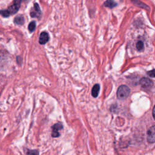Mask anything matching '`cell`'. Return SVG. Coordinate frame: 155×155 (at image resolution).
I'll list each match as a JSON object with an SVG mask.
<instances>
[{
  "mask_svg": "<svg viewBox=\"0 0 155 155\" xmlns=\"http://www.w3.org/2000/svg\"><path fill=\"white\" fill-rule=\"evenodd\" d=\"M117 5V4L114 0H107L104 2V5L110 8H113L115 7Z\"/></svg>",
  "mask_w": 155,
  "mask_h": 155,
  "instance_id": "10",
  "label": "cell"
},
{
  "mask_svg": "<svg viewBox=\"0 0 155 155\" xmlns=\"http://www.w3.org/2000/svg\"><path fill=\"white\" fill-rule=\"evenodd\" d=\"M99 90H100V85L97 84H95L91 90V95L94 97H96L99 94Z\"/></svg>",
  "mask_w": 155,
  "mask_h": 155,
  "instance_id": "8",
  "label": "cell"
},
{
  "mask_svg": "<svg viewBox=\"0 0 155 155\" xmlns=\"http://www.w3.org/2000/svg\"><path fill=\"white\" fill-rule=\"evenodd\" d=\"M48 39H49V36L47 32L43 31L40 34L39 40L40 44H42V45L45 44L48 42Z\"/></svg>",
  "mask_w": 155,
  "mask_h": 155,
  "instance_id": "7",
  "label": "cell"
},
{
  "mask_svg": "<svg viewBox=\"0 0 155 155\" xmlns=\"http://www.w3.org/2000/svg\"><path fill=\"white\" fill-rule=\"evenodd\" d=\"M21 1L22 0H14L13 4L9 6L8 9H7L10 15H14L18 12L21 5Z\"/></svg>",
  "mask_w": 155,
  "mask_h": 155,
  "instance_id": "2",
  "label": "cell"
},
{
  "mask_svg": "<svg viewBox=\"0 0 155 155\" xmlns=\"http://www.w3.org/2000/svg\"><path fill=\"white\" fill-rule=\"evenodd\" d=\"M36 28V22L35 21H31L30 22L28 26V29L30 31V32H33Z\"/></svg>",
  "mask_w": 155,
  "mask_h": 155,
  "instance_id": "12",
  "label": "cell"
},
{
  "mask_svg": "<svg viewBox=\"0 0 155 155\" xmlns=\"http://www.w3.org/2000/svg\"><path fill=\"white\" fill-rule=\"evenodd\" d=\"M132 1V2L136 6L140 7V8H146L149 10V7L148 5H147L146 4H145L144 3H143L142 2L140 1L139 0H131Z\"/></svg>",
  "mask_w": 155,
  "mask_h": 155,
  "instance_id": "9",
  "label": "cell"
},
{
  "mask_svg": "<svg viewBox=\"0 0 155 155\" xmlns=\"http://www.w3.org/2000/svg\"><path fill=\"white\" fill-rule=\"evenodd\" d=\"M14 23L17 25H22L24 23V18L22 15H18L14 19Z\"/></svg>",
  "mask_w": 155,
  "mask_h": 155,
  "instance_id": "11",
  "label": "cell"
},
{
  "mask_svg": "<svg viewBox=\"0 0 155 155\" xmlns=\"http://www.w3.org/2000/svg\"><path fill=\"white\" fill-rule=\"evenodd\" d=\"M147 74H148V75L149 76H150V77H151V78H154V70L153 69L152 70L148 71V72L147 73Z\"/></svg>",
  "mask_w": 155,
  "mask_h": 155,
  "instance_id": "16",
  "label": "cell"
},
{
  "mask_svg": "<svg viewBox=\"0 0 155 155\" xmlns=\"http://www.w3.org/2000/svg\"><path fill=\"white\" fill-rule=\"evenodd\" d=\"M143 48H144V45H143V43L142 41H139L137 42L136 44V48L138 51H142L143 50Z\"/></svg>",
  "mask_w": 155,
  "mask_h": 155,
  "instance_id": "13",
  "label": "cell"
},
{
  "mask_svg": "<svg viewBox=\"0 0 155 155\" xmlns=\"http://www.w3.org/2000/svg\"><path fill=\"white\" fill-rule=\"evenodd\" d=\"M0 14L5 18L8 17L9 16H10V15L9 14V13L8 12L7 10H0Z\"/></svg>",
  "mask_w": 155,
  "mask_h": 155,
  "instance_id": "14",
  "label": "cell"
},
{
  "mask_svg": "<svg viewBox=\"0 0 155 155\" xmlns=\"http://www.w3.org/2000/svg\"><path fill=\"white\" fill-rule=\"evenodd\" d=\"M130 93V90L127 85H120L117 91V97L119 99L124 100L128 97Z\"/></svg>",
  "mask_w": 155,
  "mask_h": 155,
  "instance_id": "1",
  "label": "cell"
},
{
  "mask_svg": "<svg viewBox=\"0 0 155 155\" xmlns=\"http://www.w3.org/2000/svg\"><path fill=\"white\" fill-rule=\"evenodd\" d=\"M139 84L142 88H150L153 85V82L151 80L147 78H142L139 81Z\"/></svg>",
  "mask_w": 155,
  "mask_h": 155,
  "instance_id": "5",
  "label": "cell"
},
{
  "mask_svg": "<svg viewBox=\"0 0 155 155\" xmlns=\"http://www.w3.org/2000/svg\"><path fill=\"white\" fill-rule=\"evenodd\" d=\"M154 132H155V127H154V125H153L152 127H151L147 131V141L150 143H153L155 141Z\"/></svg>",
  "mask_w": 155,
  "mask_h": 155,
  "instance_id": "4",
  "label": "cell"
},
{
  "mask_svg": "<svg viewBox=\"0 0 155 155\" xmlns=\"http://www.w3.org/2000/svg\"><path fill=\"white\" fill-rule=\"evenodd\" d=\"M27 154H39V152L36 150H28L27 152Z\"/></svg>",
  "mask_w": 155,
  "mask_h": 155,
  "instance_id": "15",
  "label": "cell"
},
{
  "mask_svg": "<svg viewBox=\"0 0 155 155\" xmlns=\"http://www.w3.org/2000/svg\"><path fill=\"white\" fill-rule=\"evenodd\" d=\"M30 16L32 18H39L41 16V10L38 3H35L33 5V10L30 12Z\"/></svg>",
  "mask_w": 155,
  "mask_h": 155,
  "instance_id": "6",
  "label": "cell"
},
{
  "mask_svg": "<svg viewBox=\"0 0 155 155\" xmlns=\"http://www.w3.org/2000/svg\"><path fill=\"white\" fill-rule=\"evenodd\" d=\"M63 128V126L61 123H57L55 124L52 127V132H51V136L53 137H57L60 136L59 131Z\"/></svg>",
  "mask_w": 155,
  "mask_h": 155,
  "instance_id": "3",
  "label": "cell"
}]
</instances>
